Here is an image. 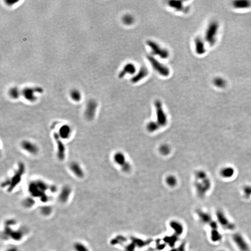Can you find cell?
I'll return each mask as SVG.
<instances>
[{
    "instance_id": "24",
    "label": "cell",
    "mask_w": 251,
    "mask_h": 251,
    "mask_svg": "<svg viewBox=\"0 0 251 251\" xmlns=\"http://www.w3.org/2000/svg\"><path fill=\"white\" fill-rule=\"evenodd\" d=\"M123 22L125 25H131L134 22V18L132 15L127 14L124 16L123 18Z\"/></svg>"
},
{
    "instance_id": "26",
    "label": "cell",
    "mask_w": 251,
    "mask_h": 251,
    "mask_svg": "<svg viewBox=\"0 0 251 251\" xmlns=\"http://www.w3.org/2000/svg\"><path fill=\"white\" fill-rule=\"evenodd\" d=\"M233 173V171L232 170V169H229V168L226 169L224 171L223 170L222 172V175L224 177H226L232 176Z\"/></svg>"
},
{
    "instance_id": "10",
    "label": "cell",
    "mask_w": 251,
    "mask_h": 251,
    "mask_svg": "<svg viewBox=\"0 0 251 251\" xmlns=\"http://www.w3.org/2000/svg\"><path fill=\"white\" fill-rule=\"evenodd\" d=\"M25 167L23 164L21 163L20 166H19V168H18V170L14 173V175L13 176V177L11 179L9 180V182H4V184H8L11 186V188L12 186H14L16 185L18 183V182L20 181L21 180V177H22V175H23V172L24 171Z\"/></svg>"
},
{
    "instance_id": "23",
    "label": "cell",
    "mask_w": 251,
    "mask_h": 251,
    "mask_svg": "<svg viewBox=\"0 0 251 251\" xmlns=\"http://www.w3.org/2000/svg\"><path fill=\"white\" fill-rule=\"evenodd\" d=\"M9 96L11 98L14 99H16L18 98L22 94V93L17 88H12L9 90Z\"/></svg>"
},
{
    "instance_id": "11",
    "label": "cell",
    "mask_w": 251,
    "mask_h": 251,
    "mask_svg": "<svg viewBox=\"0 0 251 251\" xmlns=\"http://www.w3.org/2000/svg\"><path fill=\"white\" fill-rule=\"evenodd\" d=\"M149 71L145 66H142L139 69V71L131 79V81L133 83H138L139 82L145 79L148 76Z\"/></svg>"
},
{
    "instance_id": "25",
    "label": "cell",
    "mask_w": 251,
    "mask_h": 251,
    "mask_svg": "<svg viewBox=\"0 0 251 251\" xmlns=\"http://www.w3.org/2000/svg\"><path fill=\"white\" fill-rule=\"evenodd\" d=\"M70 192H71V189L69 186L64 187L61 194V198L63 199L65 197L64 196H65V199H66L69 196Z\"/></svg>"
},
{
    "instance_id": "15",
    "label": "cell",
    "mask_w": 251,
    "mask_h": 251,
    "mask_svg": "<svg viewBox=\"0 0 251 251\" xmlns=\"http://www.w3.org/2000/svg\"><path fill=\"white\" fill-rule=\"evenodd\" d=\"M69 169L71 172L77 177L82 178L84 176V172L82 167L79 163L76 162H73L70 163Z\"/></svg>"
},
{
    "instance_id": "12",
    "label": "cell",
    "mask_w": 251,
    "mask_h": 251,
    "mask_svg": "<svg viewBox=\"0 0 251 251\" xmlns=\"http://www.w3.org/2000/svg\"><path fill=\"white\" fill-rule=\"evenodd\" d=\"M196 53L199 55H204L206 53L205 41L200 37H197L194 41Z\"/></svg>"
},
{
    "instance_id": "9",
    "label": "cell",
    "mask_w": 251,
    "mask_h": 251,
    "mask_svg": "<svg viewBox=\"0 0 251 251\" xmlns=\"http://www.w3.org/2000/svg\"><path fill=\"white\" fill-rule=\"evenodd\" d=\"M54 138L57 143V156L60 160H64L66 156V148L61 139L59 137L57 133L54 134Z\"/></svg>"
},
{
    "instance_id": "28",
    "label": "cell",
    "mask_w": 251,
    "mask_h": 251,
    "mask_svg": "<svg viewBox=\"0 0 251 251\" xmlns=\"http://www.w3.org/2000/svg\"><path fill=\"white\" fill-rule=\"evenodd\" d=\"M225 251V250H221V251Z\"/></svg>"
},
{
    "instance_id": "1",
    "label": "cell",
    "mask_w": 251,
    "mask_h": 251,
    "mask_svg": "<svg viewBox=\"0 0 251 251\" xmlns=\"http://www.w3.org/2000/svg\"><path fill=\"white\" fill-rule=\"evenodd\" d=\"M219 23L216 20H213L209 23L206 31L205 39L210 46L215 44L219 30Z\"/></svg>"
},
{
    "instance_id": "8",
    "label": "cell",
    "mask_w": 251,
    "mask_h": 251,
    "mask_svg": "<svg viewBox=\"0 0 251 251\" xmlns=\"http://www.w3.org/2000/svg\"><path fill=\"white\" fill-rule=\"evenodd\" d=\"M97 107V103L96 101L91 99L88 101L84 112L85 116L87 119L91 120L93 119L96 114Z\"/></svg>"
},
{
    "instance_id": "7",
    "label": "cell",
    "mask_w": 251,
    "mask_h": 251,
    "mask_svg": "<svg viewBox=\"0 0 251 251\" xmlns=\"http://www.w3.org/2000/svg\"><path fill=\"white\" fill-rule=\"evenodd\" d=\"M20 147L23 150L32 155L38 153L39 148L37 145L30 140H23L20 143Z\"/></svg>"
},
{
    "instance_id": "18",
    "label": "cell",
    "mask_w": 251,
    "mask_h": 251,
    "mask_svg": "<svg viewBox=\"0 0 251 251\" xmlns=\"http://www.w3.org/2000/svg\"><path fill=\"white\" fill-rule=\"evenodd\" d=\"M168 5L173 9L178 10L179 11H186V9L184 6L182 1H171L168 2Z\"/></svg>"
},
{
    "instance_id": "19",
    "label": "cell",
    "mask_w": 251,
    "mask_h": 251,
    "mask_svg": "<svg viewBox=\"0 0 251 251\" xmlns=\"http://www.w3.org/2000/svg\"><path fill=\"white\" fill-rule=\"evenodd\" d=\"M222 238L221 234L219 229L211 230L210 238L213 242H218L221 241Z\"/></svg>"
},
{
    "instance_id": "21",
    "label": "cell",
    "mask_w": 251,
    "mask_h": 251,
    "mask_svg": "<svg viewBox=\"0 0 251 251\" xmlns=\"http://www.w3.org/2000/svg\"><path fill=\"white\" fill-rule=\"evenodd\" d=\"M70 97L75 102H79L82 99V94L77 89L72 90L70 92Z\"/></svg>"
},
{
    "instance_id": "22",
    "label": "cell",
    "mask_w": 251,
    "mask_h": 251,
    "mask_svg": "<svg viewBox=\"0 0 251 251\" xmlns=\"http://www.w3.org/2000/svg\"><path fill=\"white\" fill-rule=\"evenodd\" d=\"M73 249L74 251H89L85 244L81 242H77L74 243Z\"/></svg>"
},
{
    "instance_id": "4",
    "label": "cell",
    "mask_w": 251,
    "mask_h": 251,
    "mask_svg": "<svg viewBox=\"0 0 251 251\" xmlns=\"http://www.w3.org/2000/svg\"><path fill=\"white\" fill-rule=\"evenodd\" d=\"M147 44L150 48L151 50L153 55L159 56L161 59H167L169 57V53L168 50L162 48L154 41L148 40L147 42Z\"/></svg>"
},
{
    "instance_id": "17",
    "label": "cell",
    "mask_w": 251,
    "mask_h": 251,
    "mask_svg": "<svg viewBox=\"0 0 251 251\" xmlns=\"http://www.w3.org/2000/svg\"><path fill=\"white\" fill-rule=\"evenodd\" d=\"M232 5L236 9H247L251 7V1L249 0H236L233 1Z\"/></svg>"
},
{
    "instance_id": "27",
    "label": "cell",
    "mask_w": 251,
    "mask_h": 251,
    "mask_svg": "<svg viewBox=\"0 0 251 251\" xmlns=\"http://www.w3.org/2000/svg\"><path fill=\"white\" fill-rule=\"evenodd\" d=\"M17 1H13V0H12V1H9V0H7L6 1V3L7 4H9V5H11L12 4H13L14 3H16Z\"/></svg>"
},
{
    "instance_id": "3",
    "label": "cell",
    "mask_w": 251,
    "mask_h": 251,
    "mask_svg": "<svg viewBox=\"0 0 251 251\" xmlns=\"http://www.w3.org/2000/svg\"><path fill=\"white\" fill-rule=\"evenodd\" d=\"M217 222L222 228L227 230H233L235 229V225L228 219L224 212L218 210L216 212Z\"/></svg>"
},
{
    "instance_id": "2",
    "label": "cell",
    "mask_w": 251,
    "mask_h": 251,
    "mask_svg": "<svg viewBox=\"0 0 251 251\" xmlns=\"http://www.w3.org/2000/svg\"><path fill=\"white\" fill-rule=\"evenodd\" d=\"M148 61L150 63L153 69L159 75L163 77H167L169 75L170 71L169 68L159 62L153 56L151 55H148L147 56Z\"/></svg>"
},
{
    "instance_id": "14",
    "label": "cell",
    "mask_w": 251,
    "mask_h": 251,
    "mask_svg": "<svg viewBox=\"0 0 251 251\" xmlns=\"http://www.w3.org/2000/svg\"><path fill=\"white\" fill-rule=\"evenodd\" d=\"M136 71V69L134 64L132 63H128L124 66L123 69L119 74V77L123 78L128 74H134Z\"/></svg>"
},
{
    "instance_id": "20",
    "label": "cell",
    "mask_w": 251,
    "mask_h": 251,
    "mask_svg": "<svg viewBox=\"0 0 251 251\" xmlns=\"http://www.w3.org/2000/svg\"><path fill=\"white\" fill-rule=\"evenodd\" d=\"M213 84L218 88H223L226 87L227 82L224 78L221 77H216L213 80Z\"/></svg>"
},
{
    "instance_id": "6",
    "label": "cell",
    "mask_w": 251,
    "mask_h": 251,
    "mask_svg": "<svg viewBox=\"0 0 251 251\" xmlns=\"http://www.w3.org/2000/svg\"><path fill=\"white\" fill-rule=\"evenodd\" d=\"M42 91V89L38 87L35 88H26L23 89L21 93L24 98L27 101L30 102H34L37 99L36 93H41Z\"/></svg>"
},
{
    "instance_id": "13",
    "label": "cell",
    "mask_w": 251,
    "mask_h": 251,
    "mask_svg": "<svg viewBox=\"0 0 251 251\" xmlns=\"http://www.w3.org/2000/svg\"><path fill=\"white\" fill-rule=\"evenodd\" d=\"M72 133L71 127L67 124H64L60 127L58 133L57 134L61 140H67L70 138Z\"/></svg>"
},
{
    "instance_id": "5",
    "label": "cell",
    "mask_w": 251,
    "mask_h": 251,
    "mask_svg": "<svg viewBox=\"0 0 251 251\" xmlns=\"http://www.w3.org/2000/svg\"><path fill=\"white\" fill-rule=\"evenodd\" d=\"M233 242L240 251H250L249 245L246 238L240 233L233 234L232 237Z\"/></svg>"
},
{
    "instance_id": "16",
    "label": "cell",
    "mask_w": 251,
    "mask_h": 251,
    "mask_svg": "<svg viewBox=\"0 0 251 251\" xmlns=\"http://www.w3.org/2000/svg\"><path fill=\"white\" fill-rule=\"evenodd\" d=\"M197 214L200 221L204 224L209 226V224L213 221L212 216L208 212L200 210L198 211Z\"/></svg>"
}]
</instances>
